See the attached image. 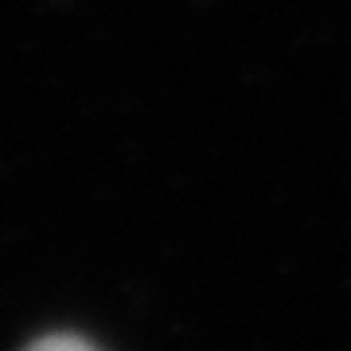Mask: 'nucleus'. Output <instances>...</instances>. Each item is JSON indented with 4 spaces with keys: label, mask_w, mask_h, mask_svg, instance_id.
<instances>
[{
    "label": "nucleus",
    "mask_w": 351,
    "mask_h": 351,
    "mask_svg": "<svg viewBox=\"0 0 351 351\" xmlns=\"http://www.w3.org/2000/svg\"><path fill=\"white\" fill-rule=\"evenodd\" d=\"M27 351H94L86 343V339H75V336H47L39 339V343H32Z\"/></svg>",
    "instance_id": "1"
}]
</instances>
